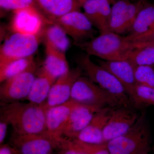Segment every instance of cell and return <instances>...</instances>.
Returning <instances> with one entry per match:
<instances>
[{"instance_id": "83f0119b", "label": "cell", "mask_w": 154, "mask_h": 154, "mask_svg": "<svg viewBox=\"0 0 154 154\" xmlns=\"http://www.w3.org/2000/svg\"><path fill=\"white\" fill-rule=\"evenodd\" d=\"M34 0H0L1 8L14 11L33 7Z\"/></svg>"}, {"instance_id": "d6a6232c", "label": "cell", "mask_w": 154, "mask_h": 154, "mask_svg": "<svg viewBox=\"0 0 154 154\" xmlns=\"http://www.w3.org/2000/svg\"><path fill=\"white\" fill-rule=\"evenodd\" d=\"M136 48L145 47V46H151L154 47V41L148 42H135Z\"/></svg>"}, {"instance_id": "44dd1931", "label": "cell", "mask_w": 154, "mask_h": 154, "mask_svg": "<svg viewBox=\"0 0 154 154\" xmlns=\"http://www.w3.org/2000/svg\"><path fill=\"white\" fill-rule=\"evenodd\" d=\"M44 44L45 58L42 66L53 76L57 79L70 69L66 53L49 44Z\"/></svg>"}, {"instance_id": "8d00e7d4", "label": "cell", "mask_w": 154, "mask_h": 154, "mask_svg": "<svg viewBox=\"0 0 154 154\" xmlns=\"http://www.w3.org/2000/svg\"><path fill=\"white\" fill-rule=\"evenodd\" d=\"M143 154H150L149 152Z\"/></svg>"}, {"instance_id": "484cf974", "label": "cell", "mask_w": 154, "mask_h": 154, "mask_svg": "<svg viewBox=\"0 0 154 154\" xmlns=\"http://www.w3.org/2000/svg\"><path fill=\"white\" fill-rule=\"evenodd\" d=\"M56 149L58 154H87L80 141L64 137L59 140Z\"/></svg>"}, {"instance_id": "f35d334b", "label": "cell", "mask_w": 154, "mask_h": 154, "mask_svg": "<svg viewBox=\"0 0 154 154\" xmlns=\"http://www.w3.org/2000/svg\"></svg>"}, {"instance_id": "cb8c5ba5", "label": "cell", "mask_w": 154, "mask_h": 154, "mask_svg": "<svg viewBox=\"0 0 154 154\" xmlns=\"http://www.w3.org/2000/svg\"><path fill=\"white\" fill-rule=\"evenodd\" d=\"M35 62L33 56L13 61L5 66L0 68V82L3 83L25 71Z\"/></svg>"}, {"instance_id": "4fadbf2b", "label": "cell", "mask_w": 154, "mask_h": 154, "mask_svg": "<svg viewBox=\"0 0 154 154\" xmlns=\"http://www.w3.org/2000/svg\"><path fill=\"white\" fill-rule=\"evenodd\" d=\"M98 64L112 74L123 86L136 108L138 85L135 77V67L128 60H98Z\"/></svg>"}, {"instance_id": "f1b7e54d", "label": "cell", "mask_w": 154, "mask_h": 154, "mask_svg": "<svg viewBox=\"0 0 154 154\" xmlns=\"http://www.w3.org/2000/svg\"><path fill=\"white\" fill-rule=\"evenodd\" d=\"M80 142L87 154H110L107 148V143L92 144Z\"/></svg>"}, {"instance_id": "52a82bcc", "label": "cell", "mask_w": 154, "mask_h": 154, "mask_svg": "<svg viewBox=\"0 0 154 154\" xmlns=\"http://www.w3.org/2000/svg\"><path fill=\"white\" fill-rule=\"evenodd\" d=\"M58 140L47 132L40 134L13 132L9 145L14 154H50L57 148Z\"/></svg>"}, {"instance_id": "3957f363", "label": "cell", "mask_w": 154, "mask_h": 154, "mask_svg": "<svg viewBox=\"0 0 154 154\" xmlns=\"http://www.w3.org/2000/svg\"><path fill=\"white\" fill-rule=\"evenodd\" d=\"M110 154H143L151 150L150 130L145 111L124 134L107 142Z\"/></svg>"}, {"instance_id": "1f68e13d", "label": "cell", "mask_w": 154, "mask_h": 154, "mask_svg": "<svg viewBox=\"0 0 154 154\" xmlns=\"http://www.w3.org/2000/svg\"><path fill=\"white\" fill-rule=\"evenodd\" d=\"M0 154H14L11 146L9 145H4L0 149Z\"/></svg>"}, {"instance_id": "9a60e30c", "label": "cell", "mask_w": 154, "mask_h": 154, "mask_svg": "<svg viewBox=\"0 0 154 154\" xmlns=\"http://www.w3.org/2000/svg\"><path fill=\"white\" fill-rule=\"evenodd\" d=\"M79 104L70 99L64 104L48 108L45 113L46 132L55 139L63 137L71 113Z\"/></svg>"}, {"instance_id": "5bb4252c", "label": "cell", "mask_w": 154, "mask_h": 154, "mask_svg": "<svg viewBox=\"0 0 154 154\" xmlns=\"http://www.w3.org/2000/svg\"><path fill=\"white\" fill-rule=\"evenodd\" d=\"M11 24L13 33L38 35L48 22L33 7L14 11Z\"/></svg>"}, {"instance_id": "e0dca14e", "label": "cell", "mask_w": 154, "mask_h": 154, "mask_svg": "<svg viewBox=\"0 0 154 154\" xmlns=\"http://www.w3.org/2000/svg\"><path fill=\"white\" fill-rule=\"evenodd\" d=\"M33 7L48 23L71 12L81 11L79 0H34Z\"/></svg>"}, {"instance_id": "277c9868", "label": "cell", "mask_w": 154, "mask_h": 154, "mask_svg": "<svg viewBox=\"0 0 154 154\" xmlns=\"http://www.w3.org/2000/svg\"><path fill=\"white\" fill-rule=\"evenodd\" d=\"M86 53L75 58L78 66L89 79L114 96L122 106L135 107L134 104L120 82L110 72L94 62Z\"/></svg>"}, {"instance_id": "ba28073f", "label": "cell", "mask_w": 154, "mask_h": 154, "mask_svg": "<svg viewBox=\"0 0 154 154\" xmlns=\"http://www.w3.org/2000/svg\"><path fill=\"white\" fill-rule=\"evenodd\" d=\"M38 70L37 63L35 62L25 71L2 83L0 87L1 103L19 102L22 99H26Z\"/></svg>"}, {"instance_id": "e575fe53", "label": "cell", "mask_w": 154, "mask_h": 154, "mask_svg": "<svg viewBox=\"0 0 154 154\" xmlns=\"http://www.w3.org/2000/svg\"><path fill=\"white\" fill-rule=\"evenodd\" d=\"M79 1L80 2V3L83 5V4H84V3L86 1V0H79Z\"/></svg>"}, {"instance_id": "d6986e66", "label": "cell", "mask_w": 154, "mask_h": 154, "mask_svg": "<svg viewBox=\"0 0 154 154\" xmlns=\"http://www.w3.org/2000/svg\"><path fill=\"white\" fill-rule=\"evenodd\" d=\"M101 109L87 105L78 104L71 113L63 133V137L76 139L94 117Z\"/></svg>"}, {"instance_id": "603a6c76", "label": "cell", "mask_w": 154, "mask_h": 154, "mask_svg": "<svg viewBox=\"0 0 154 154\" xmlns=\"http://www.w3.org/2000/svg\"><path fill=\"white\" fill-rule=\"evenodd\" d=\"M68 35L59 25L54 23L46 24L41 32L42 42L66 53L70 45Z\"/></svg>"}, {"instance_id": "d590c367", "label": "cell", "mask_w": 154, "mask_h": 154, "mask_svg": "<svg viewBox=\"0 0 154 154\" xmlns=\"http://www.w3.org/2000/svg\"><path fill=\"white\" fill-rule=\"evenodd\" d=\"M111 2H112V3H113H113L115 2L116 1H115V0H111Z\"/></svg>"}, {"instance_id": "7a4b0ae2", "label": "cell", "mask_w": 154, "mask_h": 154, "mask_svg": "<svg viewBox=\"0 0 154 154\" xmlns=\"http://www.w3.org/2000/svg\"><path fill=\"white\" fill-rule=\"evenodd\" d=\"M77 46L90 56H94L106 61L127 60L130 54L136 48L135 42L126 36L110 31L100 34Z\"/></svg>"}, {"instance_id": "d4e9b609", "label": "cell", "mask_w": 154, "mask_h": 154, "mask_svg": "<svg viewBox=\"0 0 154 154\" xmlns=\"http://www.w3.org/2000/svg\"><path fill=\"white\" fill-rule=\"evenodd\" d=\"M134 67L154 65V47L145 46L136 48L128 58Z\"/></svg>"}, {"instance_id": "f546056e", "label": "cell", "mask_w": 154, "mask_h": 154, "mask_svg": "<svg viewBox=\"0 0 154 154\" xmlns=\"http://www.w3.org/2000/svg\"><path fill=\"white\" fill-rule=\"evenodd\" d=\"M129 39L134 42L154 41V25L150 30L144 34Z\"/></svg>"}, {"instance_id": "ffe728a7", "label": "cell", "mask_w": 154, "mask_h": 154, "mask_svg": "<svg viewBox=\"0 0 154 154\" xmlns=\"http://www.w3.org/2000/svg\"><path fill=\"white\" fill-rule=\"evenodd\" d=\"M57 79L42 66L38 69L27 99L30 103L41 105L46 101L53 85Z\"/></svg>"}, {"instance_id": "74e56055", "label": "cell", "mask_w": 154, "mask_h": 154, "mask_svg": "<svg viewBox=\"0 0 154 154\" xmlns=\"http://www.w3.org/2000/svg\"><path fill=\"white\" fill-rule=\"evenodd\" d=\"M53 154L52 153H51V154Z\"/></svg>"}, {"instance_id": "7c38bea8", "label": "cell", "mask_w": 154, "mask_h": 154, "mask_svg": "<svg viewBox=\"0 0 154 154\" xmlns=\"http://www.w3.org/2000/svg\"><path fill=\"white\" fill-rule=\"evenodd\" d=\"M79 67L70 69L65 74L59 77L53 85L47 99L42 104L46 110L49 107L64 104L71 99L73 86L75 82L82 75Z\"/></svg>"}, {"instance_id": "ac0fdd59", "label": "cell", "mask_w": 154, "mask_h": 154, "mask_svg": "<svg viewBox=\"0 0 154 154\" xmlns=\"http://www.w3.org/2000/svg\"><path fill=\"white\" fill-rule=\"evenodd\" d=\"M114 107H106L96 112L91 122L79 134L78 140L92 144L107 143L103 137V131Z\"/></svg>"}, {"instance_id": "8992f818", "label": "cell", "mask_w": 154, "mask_h": 154, "mask_svg": "<svg viewBox=\"0 0 154 154\" xmlns=\"http://www.w3.org/2000/svg\"><path fill=\"white\" fill-rule=\"evenodd\" d=\"M42 42L41 33L34 35L13 33L1 45L0 68L13 61L33 56Z\"/></svg>"}, {"instance_id": "8fae6325", "label": "cell", "mask_w": 154, "mask_h": 154, "mask_svg": "<svg viewBox=\"0 0 154 154\" xmlns=\"http://www.w3.org/2000/svg\"><path fill=\"white\" fill-rule=\"evenodd\" d=\"M135 109L125 106L113 108L103 131L105 142L124 134L133 126L140 115Z\"/></svg>"}, {"instance_id": "6da1fadb", "label": "cell", "mask_w": 154, "mask_h": 154, "mask_svg": "<svg viewBox=\"0 0 154 154\" xmlns=\"http://www.w3.org/2000/svg\"><path fill=\"white\" fill-rule=\"evenodd\" d=\"M46 109L28 102L1 103L0 119L11 125L14 133L40 134L46 132Z\"/></svg>"}, {"instance_id": "836d02e7", "label": "cell", "mask_w": 154, "mask_h": 154, "mask_svg": "<svg viewBox=\"0 0 154 154\" xmlns=\"http://www.w3.org/2000/svg\"><path fill=\"white\" fill-rule=\"evenodd\" d=\"M150 105H152L154 106V88L150 100Z\"/></svg>"}, {"instance_id": "5b68a950", "label": "cell", "mask_w": 154, "mask_h": 154, "mask_svg": "<svg viewBox=\"0 0 154 154\" xmlns=\"http://www.w3.org/2000/svg\"><path fill=\"white\" fill-rule=\"evenodd\" d=\"M71 99L79 104L99 109L122 106L114 96L88 77L82 75L73 86Z\"/></svg>"}, {"instance_id": "9c48e42d", "label": "cell", "mask_w": 154, "mask_h": 154, "mask_svg": "<svg viewBox=\"0 0 154 154\" xmlns=\"http://www.w3.org/2000/svg\"><path fill=\"white\" fill-rule=\"evenodd\" d=\"M60 26L78 46L95 37L97 31L84 13L71 12L52 21Z\"/></svg>"}, {"instance_id": "4dcf8cb0", "label": "cell", "mask_w": 154, "mask_h": 154, "mask_svg": "<svg viewBox=\"0 0 154 154\" xmlns=\"http://www.w3.org/2000/svg\"><path fill=\"white\" fill-rule=\"evenodd\" d=\"M9 125L7 122L0 119V143H3L7 135L8 125Z\"/></svg>"}, {"instance_id": "4316f807", "label": "cell", "mask_w": 154, "mask_h": 154, "mask_svg": "<svg viewBox=\"0 0 154 154\" xmlns=\"http://www.w3.org/2000/svg\"><path fill=\"white\" fill-rule=\"evenodd\" d=\"M134 73L138 85L154 88V68L153 66H135Z\"/></svg>"}, {"instance_id": "7402d4cb", "label": "cell", "mask_w": 154, "mask_h": 154, "mask_svg": "<svg viewBox=\"0 0 154 154\" xmlns=\"http://www.w3.org/2000/svg\"><path fill=\"white\" fill-rule=\"evenodd\" d=\"M154 25V4L146 2L139 12L132 26L128 32V39L144 34Z\"/></svg>"}, {"instance_id": "30bf717a", "label": "cell", "mask_w": 154, "mask_h": 154, "mask_svg": "<svg viewBox=\"0 0 154 154\" xmlns=\"http://www.w3.org/2000/svg\"><path fill=\"white\" fill-rule=\"evenodd\" d=\"M146 3L144 0L131 2L129 0H117L111 6L109 30L121 35L128 33L139 12Z\"/></svg>"}, {"instance_id": "2e32d148", "label": "cell", "mask_w": 154, "mask_h": 154, "mask_svg": "<svg viewBox=\"0 0 154 154\" xmlns=\"http://www.w3.org/2000/svg\"><path fill=\"white\" fill-rule=\"evenodd\" d=\"M111 0H86L82 8L84 14L100 34L110 32Z\"/></svg>"}]
</instances>
